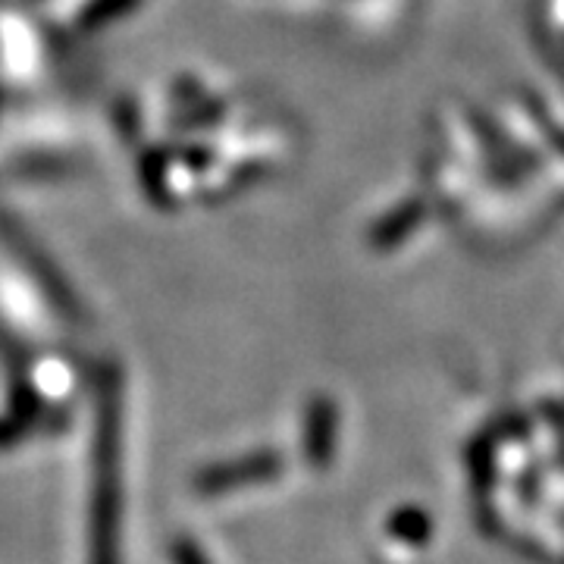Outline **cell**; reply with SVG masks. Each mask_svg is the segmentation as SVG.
Here are the masks:
<instances>
[{
    "label": "cell",
    "mask_w": 564,
    "mask_h": 564,
    "mask_svg": "<svg viewBox=\"0 0 564 564\" xmlns=\"http://www.w3.org/2000/svg\"><path fill=\"white\" fill-rule=\"evenodd\" d=\"M122 377L117 364L98 373L95 440H91V505L88 564H122Z\"/></svg>",
    "instance_id": "cell-1"
},
{
    "label": "cell",
    "mask_w": 564,
    "mask_h": 564,
    "mask_svg": "<svg viewBox=\"0 0 564 564\" xmlns=\"http://www.w3.org/2000/svg\"><path fill=\"white\" fill-rule=\"evenodd\" d=\"M282 455L273 448L263 452H251L242 458H229V462H217L202 467L192 480V489L198 496H223V492H236V489H248V486L273 484L282 477Z\"/></svg>",
    "instance_id": "cell-2"
},
{
    "label": "cell",
    "mask_w": 564,
    "mask_h": 564,
    "mask_svg": "<svg viewBox=\"0 0 564 564\" xmlns=\"http://www.w3.org/2000/svg\"><path fill=\"white\" fill-rule=\"evenodd\" d=\"M3 239H7L10 248L17 251V258H20L22 267L32 273V280L39 282L41 289H44L47 302L54 304L63 317H69V321H82V307H79V299H76V292L66 285V280L57 273V267L41 254V248H35V245L29 242L22 232L10 229V226H3Z\"/></svg>",
    "instance_id": "cell-3"
},
{
    "label": "cell",
    "mask_w": 564,
    "mask_h": 564,
    "mask_svg": "<svg viewBox=\"0 0 564 564\" xmlns=\"http://www.w3.org/2000/svg\"><path fill=\"white\" fill-rule=\"evenodd\" d=\"M336 436H339V408L329 395H314L304 411L302 448L311 467H329L336 455Z\"/></svg>",
    "instance_id": "cell-4"
},
{
    "label": "cell",
    "mask_w": 564,
    "mask_h": 564,
    "mask_svg": "<svg viewBox=\"0 0 564 564\" xmlns=\"http://www.w3.org/2000/svg\"><path fill=\"white\" fill-rule=\"evenodd\" d=\"M430 518H426V511L421 508H402V511H395L392 514V521H389V533L395 536V540H402V543L411 545H421L430 540Z\"/></svg>",
    "instance_id": "cell-5"
},
{
    "label": "cell",
    "mask_w": 564,
    "mask_h": 564,
    "mask_svg": "<svg viewBox=\"0 0 564 564\" xmlns=\"http://www.w3.org/2000/svg\"><path fill=\"white\" fill-rule=\"evenodd\" d=\"M170 558H173V564H210V558L202 552V545L188 536H176L170 543Z\"/></svg>",
    "instance_id": "cell-6"
},
{
    "label": "cell",
    "mask_w": 564,
    "mask_h": 564,
    "mask_svg": "<svg viewBox=\"0 0 564 564\" xmlns=\"http://www.w3.org/2000/svg\"><path fill=\"white\" fill-rule=\"evenodd\" d=\"M132 3H135V0H95V7H91V10L85 13V22L104 25V22H110V17L117 20L120 13L132 10Z\"/></svg>",
    "instance_id": "cell-7"
}]
</instances>
